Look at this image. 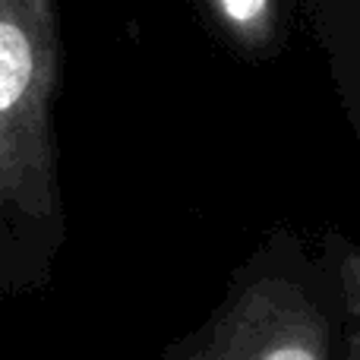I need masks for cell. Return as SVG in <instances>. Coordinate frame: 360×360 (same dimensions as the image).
Returning <instances> with one entry per match:
<instances>
[{
  "mask_svg": "<svg viewBox=\"0 0 360 360\" xmlns=\"http://www.w3.org/2000/svg\"><path fill=\"white\" fill-rule=\"evenodd\" d=\"M60 0H0V250L60 247Z\"/></svg>",
  "mask_w": 360,
  "mask_h": 360,
  "instance_id": "cell-1",
  "label": "cell"
},
{
  "mask_svg": "<svg viewBox=\"0 0 360 360\" xmlns=\"http://www.w3.org/2000/svg\"><path fill=\"white\" fill-rule=\"evenodd\" d=\"M335 316L307 262L253 259L231 294L168 360H332Z\"/></svg>",
  "mask_w": 360,
  "mask_h": 360,
  "instance_id": "cell-2",
  "label": "cell"
},
{
  "mask_svg": "<svg viewBox=\"0 0 360 360\" xmlns=\"http://www.w3.org/2000/svg\"><path fill=\"white\" fill-rule=\"evenodd\" d=\"M199 16L215 38L247 60H269L288 48L300 16H313L335 57L345 101L354 105L357 0H196Z\"/></svg>",
  "mask_w": 360,
  "mask_h": 360,
  "instance_id": "cell-3",
  "label": "cell"
}]
</instances>
